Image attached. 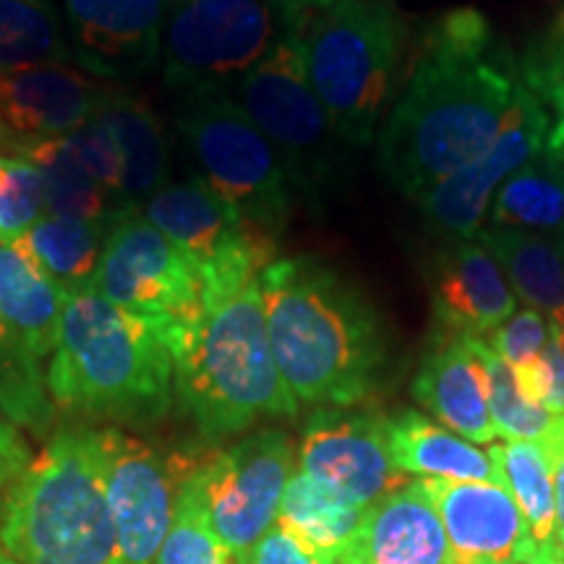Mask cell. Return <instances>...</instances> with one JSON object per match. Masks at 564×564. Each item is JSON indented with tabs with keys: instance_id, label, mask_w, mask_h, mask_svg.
Here are the masks:
<instances>
[{
	"instance_id": "cell-1",
	"label": "cell",
	"mask_w": 564,
	"mask_h": 564,
	"mask_svg": "<svg viewBox=\"0 0 564 564\" xmlns=\"http://www.w3.org/2000/svg\"><path fill=\"white\" fill-rule=\"evenodd\" d=\"M520 84V66L481 13H444L423 34L405 87L377 133L387 178L419 199L460 171L502 129Z\"/></svg>"
},
{
	"instance_id": "cell-2",
	"label": "cell",
	"mask_w": 564,
	"mask_h": 564,
	"mask_svg": "<svg viewBox=\"0 0 564 564\" xmlns=\"http://www.w3.org/2000/svg\"><path fill=\"white\" fill-rule=\"evenodd\" d=\"M259 285L274 364L299 405L364 403L387 364L382 324L364 293L314 257L274 259Z\"/></svg>"
},
{
	"instance_id": "cell-3",
	"label": "cell",
	"mask_w": 564,
	"mask_h": 564,
	"mask_svg": "<svg viewBox=\"0 0 564 564\" xmlns=\"http://www.w3.org/2000/svg\"><path fill=\"white\" fill-rule=\"evenodd\" d=\"M173 358V390L209 442L259 419H291L299 400L282 382L267 333L259 278L162 329Z\"/></svg>"
},
{
	"instance_id": "cell-4",
	"label": "cell",
	"mask_w": 564,
	"mask_h": 564,
	"mask_svg": "<svg viewBox=\"0 0 564 564\" xmlns=\"http://www.w3.org/2000/svg\"><path fill=\"white\" fill-rule=\"evenodd\" d=\"M53 405L129 426L160 421L173 403V358L160 324L70 288L45 373Z\"/></svg>"
},
{
	"instance_id": "cell-5",
	"label": "cell",
	"mask_w": 564,
	"mask_h": 564,
	"mask_svg": "<svg viewBox=\"0 0 564 564\" xmlns=\"http://www.w3.org/2000/svg\"><path fill=\"white\" fill-rule=\"evenodd\" d=\"M0 549L19 564H126L100 429L68 426L3 494Z\"/></svg>"
},
{
	"instance_id": "cell-6",
	"label": "cell",
	"mask_w": 564,
	"mask_h": 564,
	"mask_svg": "<svg viewBox=\"0 0 564 564\" xmlns=\"http://www.w3.org/2000/svg\"><path fill=\"white\" fill-rule=\"evenodd\" d=\"M403 21L390 0H337L306 21L303 58L345 147H369L394 87Z\"/></svg>"
},
{
	"instance_id": "cell-7",
	"label": "cell",
	"mask_w": 564,
	"mask_h": 564,
	"mask_svg": "<svg viewBox=\"0 0 564 564\" xmlns=\"http://www.w3.org/2000/svg\"><path fill=\"white\" fill-rule=\"evenodd\" d=\"M306 21V9L291 0H171L162 76L181 95H230Z\"/></svg>"
},
{
	"instance_id": "cell-8",
	"label": "cell",
	"mask_w": 564,
	"mask_h": 564,
	"mask_svg": "<svg viewBox=\"0 0 564 564\" xmlns=\"http://www.w3.org/2000/svg\"><path fill=\"white\" fill-rule=\"evenodd\" d=\"M175 126L199 178L246 223L278 238L291 223L295 188L257 123L228 95L186 91Z\"/></svg>"
},
{
	"instance_id": "cell-9",
	"label": "cell",
	"mask_w": 564,
	"mask_h": 564,
	"mask_svg": "<svg viewBox=\"0 0 564 564\" xmlns=\"http://www.w3.org/2000/svg\"><path fill=\"white\" fill-rule=\"evenodd\" d=\"M303 30L280 42L228 97L272 141L295 194L322 202L337 178L345 144L308 79Z\"/></svg>"
},
{
	"instance_id": "cell-10",
	"label": "cell",
	"mask_w": 564,
	"mask_h": 564,
	"mask_svg": "<svg viewBox=\"0 0 564 564\" xmlns=\"http://www.w3.org/2000/svg\"><path fill=\"white\" fill-rule=\"evenodd\" d=\"M295 470V444L280 429L243 436L188 470L183 484L207 523L232 552L249 554L278 523L285 486Z\"/></svg>"
},
{
	"instance_id": "cell-11",
	"label": "cell",
	"mask_w": 564,
	"mask_h": 564,
	"mask_svg": "<svg viewBox=\"0 0 564 564\" xmlns=\"http://www.w3.org/2000/svg\"><path fill=\"white\" fill-rule=\"evenodd\" d=\"M139 212L192 259L204 282L202 301L249 285L274 262V238L246 223L199 175L165 183Z\"/></svg>"
},
{
	"instance_id": "cell-12",
	"label": "cell",
	"mask_w": 564,
	"mask_h": 564,
	"mask_svg": "<svg viewBox=\"0 0 564 564\" xmlns=\"http://www.w3.org/2000/svg\"><path fill=\"white\" fill-rule=\"evenodd\" d=\"M89 285L112 306L162 329L192 316L204 299L202 274L192 259L139 209L108 232Z\"/></svg>"
},
{
	"instance_id": "cell-13",
	"label": "cell",
	"mask_w": 564,
	"mask_h": 564,
	"mask_svg": "<svg viewBox=\"0 0 564 564\" xmlns=\"http://www.w3.org/2000/svg\"><path fill=\"white\" fill-rule=\"evenodd\" d=\"M549 133L552 118L546 105L523 82L491 144L415 202L436 230L453 238H476L489 217L494 194L514 171L546 150Z\"/></svg>"
},
{
	"instance_id": "cell-14",
	"label": "cell",
	"mask_w": 564,
	"mask_h": 564,
	"mask_svg": "<svg viewBox=\"0 0 564 564\" xmlns=\"http://www.w3.org/2000/svg\"><path fill=\"white\" fill-rule=\"evenodd\" d=\"M105 486L126 564H154L173 525L181 481L199 460L167 457L121 429H100Z\"/></svg>"
},
{
	"instance_id": "cell-15",
	"label": "cell",
	"mask_w": 564,
	"mask_h": 564,
	"mask_svg": "<svg viewBox=\"0 0 564 564\" xmlns=\"http://www.w3.org/2000/svg\"><path fill=\"white\" fill-rule=\"evenodd\" d=\"M384 419L387 415L369 408L314 411L301 434L299 470L364 507L403 489L411 481L403 470L394 468Z\"/></svg>"
},
{
	"instance_id": "cell-16",
	"label": "cell",
	"mask_w": 564,
	"mask_h": 564,
	"mask_svg": "<svg viewBox=\"0 0 564 564\" xmlns=\"http://www.w3.org/2000/svg\"><path fill=\"white\" fill-rule=\"evenodd\" d=\"M70 55L91 76L139 79L160 63L171 0H63Z\"/></svg>"
},
{
	"instance_id": "cell-17",
	"label": "cell",
	"mask_w": 564,
	"mask_h": 564,
	"mask_svg": "<svg viewBox=\"0 0 564 564\" xmlns=\"http://www.w3.org/2000/svg\"><path fill=\"white\" fill-rule=\"evenodd\" d=\"M423 489L447 535V564H528L539 552L505 486L423 478Z\"/></svg>"
},
{
	"instance_id": "cell-18",
	"label": "cell",
	"mask_w": 564,
	"mask_h": 564,
	"mask_svg": "<svg viewBox=\"0 0 564 564\" xmlns=\"http://www.w3.org/2000/svg\"><path fill=\"white\" fill-rule=\"evenodd\" d=\"M102 97L87 70L68 63L0 74V150L68 137L95 116Z\"/></svg>"
},
{
	"instance_id": "cell-19",
	"label": "cell",
	"mask_w": 564,
	"mask_h": 564,
	"mask_svg": "<svg viewBox=\"0 0 564 564\" xmlns=\"http://www.w3.org/2000/svg\"><path fill=\"white\" fill-rule=\"evenodd\" d=\"M432 312L436 333L484 337L518 312V295L484 243L457 238L434 264Z\"/></svg>"
},
{
	"instance_id": "cell-20",
	"label": "cell",
	"mask_w": 564,
	"mask_h": 564,
	"mask_svg": "<svg viewBox=\"0 0 564 564\" xmlns=\"http://www.w3.org/2000/svg\"><path fill=\"white\" fill-rule=\"evenodd\" d=\"M411 392L419 405L444 423V429L470 444L497 440L486 394V373L468 335L436 333L432 350L423 356L415 371Z\"/></svg>"
},
{
	"instance_id": "cell-21",
	"label": "cell",
	"mask_w": 564,
	"mask_h": 564,
	"mask_svg": "<svg viewBox=\"0 0 564 564\" xmlns=\"http://www.w3.org/2000/svg\"><path fill=\"white\" fill-rule=\"evenodd\" d=\"M340 564H447V535L423 481L387 494L366 510Z\"/></svg>"
},
{
	"instance_id": "cell-22",
	"label": "cell",
	"mask_w": 564,
	"mask_h": 564,
	"mask_svg": "<svg viewBox=\"0 0 564 564\" xmlns=\"http://www.w3.org/2000/svg\"><path fill=\"white\" fill-rule=\"evenodd\" d=\"M387 447L394 468L405 476L440 478V481L499 484L489 453L413 408H400L384 419Z\"/></svg>"
},
{
	"instance_id": "cell-23",
	"label": "cell",
	"mask_w": 564,
	"mask_h": 564,
	"mask_svg": "<svg viewBox=\"0 0 564 564\" xmlns=\"http://www.w3.org/2000/svg\"><path fill=\"white\" fill-rule=\"evenodd\" d=\"M68 291L40 270L24 246L0 241V322L34 358L51 356Z\"/></svg>"
},
{
	"instance_id": "cell-24",
	"label": "cell",
	"mask_w": 564,
	"mask_h": 564,
	"mask_svg": "<svg viewBox=\"0 0 564 564\" xmlns=\"http://www.w3.org/2000/svg\"><path fill=\"white\" fill-rule=\"evenodd\" d=\"M502 267L512 293L564 337V251L549 236L510 228H484L476 236Z\"/></svg>"
},
{
	"instance_id": "cell-25",
	"label": "cell",
	"mask_w": 564,
	"mask_h": 564,
	"mask_svg": "<svg viewBox=\"0 0 564 564\" xmlns=\"http://www.w3.org/2000/svg\"><path fill=\"white\" fill-rule=\"evenodd\" d=\"M9 154H21L40 167L42 178H45L47 215L112 230L123 217L137 212L105 192L66 137L30 141Z\"/></svg>"
},
{
	"instance_id": "cell-26",
	"label": "cell",
	"mask_w": 564,
	"mask_h": 564,
	"mask_svg": "<svg viewBox=\"0 0 564 564\" xmlns=\"http://www.w3.org/2000/svg\"><path fill=\"white\" fill-rule=\"evenodd\" d=\"M491 228L528 230L539 236L564 238V154L544 150L514 171L494 194Z\"/></svg>"
},
{
	"instance_id": "cell-27",
	"label": "cell",
	"mask_w": 564,
	"mask_h": 564,
	"mask_svg": "<svg viewBox=\"0 0 564 564\" xmlns=\"http://www.w3.org/2000/svg\"><path fill=\"white\" fill-rule=\"evenodd\" d=\"M100 112L116 133L123 158V196L139 209L167 181V141L162 123L150 105L133 95H105Z\"/></svg>"
},
{
	"instance_id": "cell-28",
	"label": "cell",
	"mask_w": 564,
	"mask_h": 564,
	"mask_svg": "<svg viewBox=\"0 0 564 564\" xmlns=\"http://www.w3.org/2000/svg\"><path fill=\"white\" fill-rule=\"evenodd\" d=\"M369 507L343 497L333 486L295 468L280 502L278 523L308 544L340 556Z\"/></svg>"
},
{
	"instance_id": "cell-29",
	"label": "cell",
	"mask_w": 564,
	"mask_h": 564,
	"mask_svg": "<svg viewBox=\"0 0 564 564\" xmlns=\"http://www.w3.org/2000/svg\"><path fill=\"white\" fill-rule=\"evenodd\" d=\"M108 232L100 225L45 215L19 243L47 278L70 291L95 278Z\"/></svg>"
},
{
	"instance_id": "cell-30",
	"label": "cell",
	"mask_w": 564,
	"mask_h": 564,
	"mask_svg": "<svg viewBox=\"0 0 564 564\" xmlns=\"http://www.w3.org/2000/svg\"><path fill=\"white\" fill-rule=\"evenodd\" d=\"M489 457L499 474V486L512 494L523 512L535 546L554 541V468L539 442L491 444Z\"/></svg>"
},
{
	"instance_id": "cell-31",
	"label": "cell",
	"mask_w": 564,
	"mask_h": 564,
	"mask_svg": "<svg viewBox=\"0 0 564 564\" xmlns=\"http://www.w3.org/2000/svg\"><path fill=\"white\" fill-rule=\"evenodd\" d=\"M68 34L51 3L0 0V74L68 63Z\"/></svg>"
},
{
	"instance_id": "cell-32",
	"label": "cell",
	"mask_w": 564,
	"mask_h": 564,
	"mask_svg": "<svg viewBox=\"0 0 564 564\" xmlns=\"http://www.w3.org/2000/svg\"><path fill=\"white\" fill-rule=\"evenodd\" d=\"M0 413L17 429L47 434L53 426L55 405L47 394L40 358L0 322Z\"/></svg>"
},
{
	"instance_id": "cell-33",
	"label": "cell",
	"mask_w": 564,
	"mask_h": 564,
	"mask_svg": "<svg viewBox=\"0 0 564 564\" xmlns=\"http://www.w3.org/2000/svg\"><path fill=\"white\" fill-rule=\"evenodd\" d=\"M476 356L481 358L486 373V394H489V411L497 436H505L507 442H541L552 429L554 415L546 408L533 405L531 400L520 392L514 382L512 366L502 361L489 348V343L481 337H470Z\"/></svg>"
},
{
	"instance_id": "cell-34",
	"label": "cell",
	"mask_w": 564,
	"mask_h": 564,
	"mask_svg": "<svg viewBox=\"0 0 564 564\" xmlns=\"http://www.w3.org/2000/svg\"><path fill=\"white\" fill-rule=\"evenodd\" d=\"M154 564H246V560L212 531L194 494L181 481L173 525L162 541Z\"/></svg>"
},
{
	"instance_id": "cell-35",
	"label": "cell",
	"mask_w": 564,
	"mask_h": 564,
	"mask_svg": "<svg viewBox=\"0 0 564 564\" xmlns=\"http://www.w3.org/2000/svg\"><path fill=\"white\" fill-rule=\"evenodd\" d=\"M45 215V178L40 167L21 154H0V241H21Z\"/></svg>"
},
{
	"instance_id": "cell-36",
	"label": "cell",
	"mask_w": 564,
	"mask_h": 564,
	"mask_svg": "<svg viewBox=\"0 0 564 564\" xmlns=\"http://www.w3.org/2000/svg\"><path fill=\"white\" fill-rule=\"evenodd\" d=\"M523 82L531 87L539 100L546 105L552 118L549 147L556 154H564V9L549 30L544 45L520 66Z\"/></svg>"
},
{
	"instance_id": "cell-37",
	"label": "cell",
	"mask_w": 564,
	"mask_h": 564,
	"mask_svg": "<svg viewBox=\"0 0 564 564\" xmlns=\"http://www.w3.org/2000/svg\"><path fill=\"white\" fill-rule=\"evenodd\" d=\"M66 139L70 141V147H74L84 165H87V171L95 175V181L100 183L105 192L116 196V199H121L123 204H129L123 196L126 171L121 150H118L116 133H112L110 123L105 121L100 108H97L95 116H91L82 129L68 133Z\"/></svg>"
},
{
	"instance_id": "cell-38",
	"label": "cell",
	"mask_w": 564,
	"mask_h": 564,
	"mask_svg": "<svg viewBox=\"0 0 564 564\" xmlns=\"http://www.w3.org/2000/svg\"><path fill=\"white\" fill-rule=\"evenodd\" d=\"M512 371L520 392L533 405L546 408L552 415L564 413V350L560 337L552 333L541 356Z\"/></svg>"
},
{
	"instance_id": "cell-39",
	"label": "cell",
	"mask_w": 564,
	"mask_h": 564,
	"mask_svg": "<svg viewBox=\"0 0 564 564\" xmlns=\"http://www.w3.org/2000/svg\"><path fill=\"white\" fill-rule=\"evenodd\" d=\"M549 337H552V327L549 322L533 308H520L507 319L502 327H497L489 337V348L497 352L502 361H507L512 369L533 361L546 348Z\"/></svg>"
},
{
	"instance_id": "cell-40",
	"label": "cell",
	"mask_w": 564,
	"mask_h": 564,
	"mask_svg": "<svg viewBox=\"0 0 564 564\" xmlns=\"http://www.w3.org/2000/svg\"><path fill=\"white\" fill-rule=\"evenodd\" d=\"M243 560L246 564H340L335 554L308 544L280 523H274L257 541V546L249 554H243Z\"/></svg>"
},
{
	"instance_id": "cell-41",
	"label": "cell",
	"mask_w": 564,
	"mask_h": 564,
	"mask_svg": "<svg viewBox=\"0 0 564 564\" xmlns=\"http://www.w3.org/2000/svg\"><path fill=\"white\" fill-rule=\"evenodd\" d=\"M34 460L19 429L0 413V491H6Z\"/></svg>"
},
{
	"instance_id": "cell-42",
	"label": "cell",
	"mask_w": 564,
	"mask_h": 564,
	"mask_svg": "<svg viewBox=\"0 0 564 564\" xmlns=\"http://www.w3.org/2000/svg\"><path fill=\"white\" fill-rule=\"evenodd\" d=\"M549 460L554 468V541L564 549V447Z\"/></svg>"
},
{
	"instance_id": "cell-43",
	"label": "cell",
	"mask_w": 564,
	"mask_h": 564,
	"mask_svg": "<svg viewBox=\"0 0 564 564\" xmlns=\"http://www.w3.org/2000/svg\"><path fill=\"white\" fill-rule=\"evenodd\" d=\"M528 564H564V549L556 541L539 546V552H535V556Z\"/></svg>"
},
{
	"instance_id": "cell-44",
	"label": "cell",
	"mask_w": 564,
	"mask_h": 564,
	"mask_svg": "<svg viewBox=\"0 0 564 564\" xmlns=\"http://www.w3.org/2000/svg\"><path fill=\"white\" fill-rule=\"evenodd\" d=\"M299 9H329L337 0H291Z\"/></svg>"
},
{
	"instance_id": "cell-45",
	"label": "cell",
	"mask_w": 564,
	"mask_h": 564,
	"mask_svg": "<svg viewBox=\"0 0 564 564\" xmlns=\"http://www.w3.org/2000/svg\"><path fill=\"white\" fill-rule=\"evenodd\" d=\"M0 564H19V562H13V560H11V556H9V554H6V552H3V549H0Z\"/></svg>"
},
{
	"instance_id": "cell-46",
	"label": "cell",
	"mask_w": 564,
	"mask_h": 564,
	"mask_svg": "<svg viewBox=\"0 0 564 564\" xmlns=\"http://www.w3.org/2000/svg\"><path fill=\"white\" fill-rule=\"evenodd\" d=\"M560 345H562V350H564V337H562V340H560Z\"/></svg>"
},
{
	"instance_id": "cell-47",
	"label": "cell",
	"mask_w": 564,
	"mask_h": 564,
	"mask_svg": "<svg viewBox=\"0 0 564 564\" xmlns=\"http://www.w3.org/2000/svg\"><path fill=\"white\" fill-rule=\"evenodd\" d=\"M560 246H562V251H564V238H562V241H560Z\"/></svg>"
},
{
	"instance_id": "cell-48",
	"label": "cell",
	"mask_w": 564,
	"mask_h": 564,
	"mask_svg": "<svg viewBox=\"0 0 564 564\" xmlns=\"http://www.w3.org/2000/svg\"><path fill=\"white\" fill-rule=\"evenodd\" d=\"M42 3H47V0H42Z\"/></svg>"
}]
</instances>
